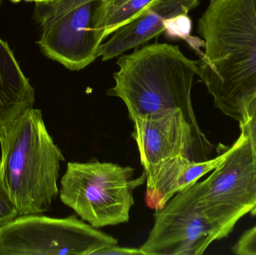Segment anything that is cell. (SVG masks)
Instances as JSON below:
<instances>
[{"label": "cell", "instance_id": "16", "mask_svg": "<svg viewBox=\"0 0 256 255\" xmlns=\"http://www.w3.org/2000/svg\"><path fill=\"white\" fill-rule=\"evenodd\" d=\"M19 216L18 210L0 178V228Z\"/></svg>", "mask_w": 256, "mask_h": 255}, {"label": "cell", "instance_id": "15", "mask_svg": "<svg viewBox=\"0 0 256 255\" xmlns=\"http://www.w3.org/2000/svg\"><path fill=\"white\" fill-rule=\"evenodd\" d=\"M90 1L96 0H57L49 3H36L34 18L37 19L56 16Z\"/></svg>", "mask_w": 256, "mask_h": 255}, {"label": "cell", "instance_id": "11", "mask_svg": "<svg viewBox=\"0 0 256 255\" xmlns=\"http://www.w3.org/2000/svg\"><path fill=\"white\" fill-rule=\"evenodd\" d=\"M226 153V151L215 158L198 162L176 156L159 162L144 172L146 175L144 202L148 208L155 211L164 208L176 194L213 172L224 161Z\"/></svg>", "mask_w": 256, "mask_h": 255}, {"label": "cell", "instance_id": "1", "mask_svg": "<svg viewBox=\"0 0 256 255\" xmlns=\"http://www.w3.org/2000/svg\"><path fill=\"white\" fill-rule=\"evenodd\" d=\"M204 42L198 76L215 107L238 121L256 94V0H213L198 22Z\"/></svg>", "mask_w": 256, "mask_h": 255}, {"label": "cell", "instance_id": "20", "mask_svg": "<svg viewBox=\"0 0 256 255\" xmlns=\"http://www.w3.org/2000/svg\"><path fill=\"white\" fill-rule=\"evenodd\" d=\"M3 0H0V6H1L2 2Z\"/></svg>", "mask_w": 256, "mask_h": 255}, {"label": "cell", "instance_id": "17", "mask_svg": "<svg viewBox=\"0 0 256 255\" xmlns=\"http://www.w3.org/2000/svg\"><path fill=\"white\" fill-rule=\"evenodd\" d=\"M238 255H256V226L245 232L232 247Z\"/></svg>", "mask_w": 256, "mask_h": 255}, {"label": "cell", "instance_id": "8", "mask_svg": "<svg viewBox=\"0 0 256 255\" xmlns=\"http://www.w3.org/2000/svg\"><path fill=\"white\" fill-rule=\"evenodd\" d=\"M98 1H87L60 14L36 19L40 28L37 43L44 55L75 71L94 62L106 38L94 22Z\"/></svg>", "mask_w": 256, "mask_h": 255}, {"label": "cell", "instance_id": "2", "mask_svg": "<svg viewBox=\"0 0 256 255\" xmlns=\"http://www.w3.org/2000/svg\"><path fill=\"white\" fill-rule=\"evenodd\" d=\"M117 64L115 85L108 94L123 100L131 121L179 109L194 127L201 129L191 100L198 61L185 56L178 46L147 45L120 57Z\"/></svg>", "mask_w": 256, "mask_h": 255}, {"label": "cell", "instance_id": "10", "mask_svg": "<svg viewBox=\"0 0 256 255\" xmlns=\"http://www.w3.org/2000/svg\"><path fill=\"white\" fill-rule=\"evenodd\" d=\"M200 0H155L134 20L115 31L109 40L102 43L99 56L108 61L137 47L165 31L168 19L188 14Z\"/></svg>", "mask_w": 256, "mask_h": 255}, {"label": "cell", "instance_id": "12", "mask_svg": "<svg viewBox=\"0 0 256 255\" xmlns=\"http://www.w3.org/2000/svg\"><path fill=\"white\" fill-rule=\"evenodd\" d=\"M36 102V93L13 51L0 37V139Z\"/></svg>", "mask_w": 256, "mask_h": 255}, {"label": "cell", "instance_id": "5", "mask_svg": "<svg viewBox=\"0 0 256 255\" xmlns=\"http://www.w3.org/2000/svg\"><path fill=\"white\" fill-rule=\"evenodd\" d=\"M116 245L117 239L76 215L18 216L0 228V255H94Z\"/></svg>", "mask_w": 256, "mask_h": 255}, {"label": "cell", "instance_id": "18", "mask_svg": "<svg viewBox=\"0 0 256 255\" xmlns=\"http://www.w3.org/2000/svg\"><path fill=\"white\" fill-rule=\"evenodd\" d=\"M94 255H143L140 249L126 248L118 245L100 250Z\"/></svg>", "mask_w": 256, "mask_h": 255}, {"label": "cell", "instance_id": "4", "mask_svg": "<svg viewBox=\"0 0 256 255\" xmlns=\"http://www.w3.org/2000/svg\"><path fill=\"white\" fill-rule=\"evenodd\" d=\"M134 176L130 166L96 160L70 162L62 178L60 199L96 229L123 224L130 220L134 190L146 182L144 172Z\"/></svg>", "mask_w": 256, "mask_h": 255}, {"label": "cell", "instance_id": "14", "mask_svg": "<svg viewBox=\"0 0 256 255\" xmlns=\"http://www.w3.org/2000/svg\"><path fill=\"white\" fill-rule=\"evenodd\" d=\"M238 122L240 132L248 138L256 163V94L242 105ZM251 215L256 216V208Z\"/></svg>", "mask_w": 256, "mask_h": 255}, {"label": "cell", "instance_id": "7", "mask_svg": "<svg viewBox=\"0 0 256 255\" xmlns=\"http://www.w3.org/2000/svg\"><path fill=\"white\" fill-rule=\"evenodd\" d=\"M202 181L172 198L155 211L143 255H200L216 240V232L198 205Z\"/></svg>", "mask_w": 256, "mask_h": 255}, {"label": "cell", "instance_id": "19", "mask_svg": "<svg viewBox=\"0 0 256 255\" xmlns=\"http://www.w3.org/2000/svg\"><path fill=\"white\" fill-rule=\"evenodd\" d=\"M26 1H33L34 3H49L57 1V0H26Z\"/></svg>", "mask_w": 256, "mask_h": 255}, {"label": "cell", "instance_id": "9", "mask_svg": "<svg viewBox=\"0 0 256 255\" xmlns=\"http://www.w3.org/2000/svg\"><path fill=\"white\" fill-rule=\"evenodd\" d=\"M143 172L159 162L176 156L192 161L209 160L214 145L201 129L194 127L182 110L168 111L132 121Z\"/></svg>", "mask_w": 256, "mask_h": 255}, {"label": "cell", "instance_id": "3", "mask_svg": "<svg viewBox=\"0 0 256 255\" xmlns=\"http://www.w3.org/2000/svg\"><path fill=\"white\" fill-rule=\"evenodd\" d=\"M0 178L19 216L50 209L64 157L48 133L40 109L30 108L0 139Z\"/></svg>", "mask_w": 256, "mask_h": 255}, {"label": "cell", "instance_id": "6", "mask_svg": "<svg viewBox=\"0 0 256 255\" xmlns=\"http://www.w3.org/2000/svg\"><path fill=\"white\" fill-rule=\"evenodd\" d=\"M224 161L202 181L198 205L216 232L230 235L236 223L256 208V163L246 135L226 150Z\"/></svg>", "mask_w": 256, "mask_h": 255}, {"label": "cell", "instance_id": "13", "mask_svg": "<svg viewBox=\"0 0 256 255\" xmlns=\"http://www.w3.org/2000/svg\"><path fill=\"white\" fill-rule=\"evenodd\" d=\"M155 0H99L94 13L96 27L105 37L134 20Z\"/></svg>", "mask_w": 256, "mask_h": 255}]
</instances>
